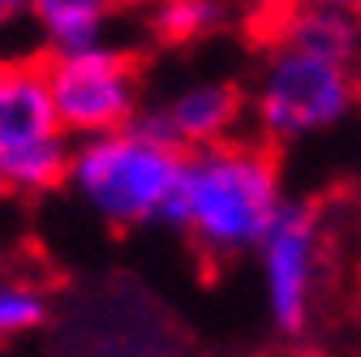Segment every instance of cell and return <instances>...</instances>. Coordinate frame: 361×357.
I'll return each instance as SVG.
<instances>
[{"label":"cell","instance_id":"obj_1","mask_svg":"<svg viewBox=\"0 0 361 357\" xmlns=\"http://www.w3.org/2000/svg\"><path fill=\"white\" fill-rule=\"evenodd\" d=\"M284 202L276 151L237 133L215 147L185 151L159 224L185 233L211 258H241L258 250Z\"/></svg>","mask_w":361,"mask_h":357},{"label":"cell","instance_id":"obj_2","mask_svg":"<svg viewBox=\"0 0 361 357\" xmlns=\"http://www.w3.org/2000/svg\"><path fill=\"white\" fill-rule=\"evenodd\" d=\"M180 159L185 155L172 143L133 121L125 129L73 143L65 186L112 229H138L164 219V207L180 176Z\"/></svg>","mask_w":361,"mask_h":357},{"label":"cell","instance_id":"obj_3","mask_svg":"<svg viewBox=\"0 0 361 357\" xmlns=\"http://www.w3.org/2000/svg\"><path fill=\"white\" fill-rule=\"evenodd\" d=\"M361 104V82L353 65L314 56L288 43H267V52L254 73L250 91V121L258 129V143L271 151L327 133L353 116Z\"/></svg>","mask_w":361,"mask_h":357},{"label":"cell","instance_id":"obj_4","mask_svg":"<svg viewBox=\"0 0 361 357\" xmlns=\"http://www.w3.org/2000/svg\"><path fill=\"white\" fill-rule=\"evenodd\" d=\"M73 143L56 121L43 56L0 61V168L5 190L48 194L65 186Z\"/></svg>","mask_w":361,"mask_h":357},{"label":"cell","instance_id":"obj_5","mask_svg":"<svg viewBox=\"0 0 361 357\" xmlns=\"http://www.w3.org/2000/svg\"><path fill=\"white\" fill-rule=\"evenodd\" d=\"M43 73H48L52 108L69 143L125 129L142 112L138 65L116 43L73 56H43Z\"/></svg>","mask_w":361,"mask_h":357},{"label":"cell","instance_id":"obj_6","mask_svg":"<svg viewBox=\"0 0 361 357\" xmlns=\"http://www.w3.org/2000/svg\"><path fill=\"white\" fill-rule=\"evenodd\" d=\"M258 267L267 289V315L280 336H305L323 276V229L305 202H284L276 224L258 241Z\"/></svg>","mask_w":361,"mask_h":357},{"label":"cell","instance_id":"obj_7","mask_svg":"<svg viewBox=\"0 0 361 357\" xmlns=\"http://www.w3.org/2000/svg\"><path fill=\"white\" fill-rule=\"evenodd\" d=\"M241 116H245V95L228 78L190 82V86H180L176 95H168L159 108L138 112V121L147 129H155L164 143H172L180 155L215 147L224 138H237Z\"/></svg>","mask_w":361,"mask_h":357},{"label":"cell","instance_id":"obj_8","mask_svg":"<svg viewBox=\"0 0 361 357\" xmlns=\"http://www.w3.org/2000/svg\"><path fill=\"white\" fill-rule=\"evenodd\" d=\"M129 0H30V26L43 56L95 52L112 43Z\"/></svg>","mask_w":361,"mask_h":357},{"label":"cell","instance_id":"obj_9","mask_svg":"<svg viewBox=\"0 0 361 357\" xmlns=\"http://www.w3.org/2000/svg\"><path fill=\"white\" fill-rule=\"evenodd\" d=\"M271 39L288 48L327 56L340 65H361V13H336V9H310V5H288L280 9Z\"/></svg>","mask_w":361,"mask_h":357},{"label":"cell","instance_id":"obj_10","mask_svg":"<svg viewBox=\"0 0 361 357\" xmlns=\"http://www.w3.org/2000/svg\"><path fill=\"white\" fill-rule=\"evenodd\" d=\"M224 18H228L224 0H172V5L151 9V26L164 43H194L224 26Z\"/></svg>","mask_w":361,"mask_h":357},{"label":"cell","instance_id":"obj_11","mask_svg":"<svg viewBox=\"0 0 361 357\" xmlns=\"http://www.w3.org/2000/svg\"><path fill=\"white\" fill-rule=\"evenodd\" d=\"M48 323V293L30 280H0V340Z\"/></svg>","mask_w":361,"mask_h":357},{"label":"cell","instance_id":"obj_12","mask_svg":"<svg viewBox=\"0 0 361 357\" xmlns=\"http://www.w3.org/2000/svg\"><path fill=\"white\" fill-rule=\"evenodd\" d=\"M30 26V0H0V30Z\"/></svg>","mask_w":361,"mask_h":357},{"label":"cell","instance_id":"obj_13","mask_svg":"<svg viewBox=\"0 0 361 357\" xmlns=\"http://www.w3.org/2000/svg\"><path fill=\"white\" fill-rule=\"evenodd\" d=\"M293 5H310V9H336V13H361V0H293Z\"/></svg>","mask_w":361,"mask_h":357},{"label":"cell","instance_id":"obj_14","mask_svg":"<svg viewBox=\"0 0 361 357\" xmlns=\"http://www.w3.org/2000/svg\"><path fill=\"white\" fill-rule=\"evenodd\" d=\"M147 5H151V9H155V5H172V0H147Z\"/></svg>","mask_w":361,"mask_h":357},{"label":"cell","instance_id":"obj_15","mask_svg":"<svg viewBox=\"0 0 361 357\" xmlns=\"http://www.w3.org/2000/svg\"><path fill=\"white\" fill-rule=\"evenodd\" d=\"M0 190H5V168H0Z\"/></svg>","mask_w":361,"mask_h":357},{"label":"cell","instance_id":"obj_16","mask_svg":"<svg viewBox=\"0 0 361 357\" xmlns=\"http://www.w3.org/2000/svg\"><path fill=\"white\" fill-rule=\"evenodd\" d=\"M357 82H361V65H357Z\"/></svg>","mask_w":361,"mask_h":357}]
</instances>
